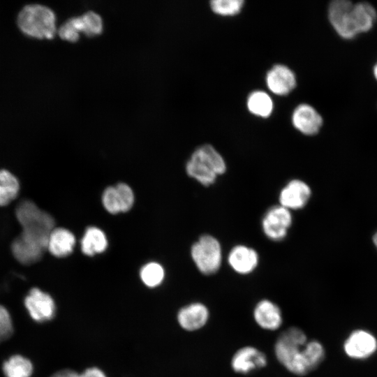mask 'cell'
I'll use <instances>...</instances> for the list:
<instances>
[{"label": "cell", "mask_w": 377, "mask_h": 377, "mask_svg": "<svg viewBox=\"0 0 377 377\" xmlns=\"http://www.w3.org/2000/svg\"><path fill=\"white\" fill-rule=\"evenodd\" d=\"M13 333V325L10 313L0 304V343L9 339Z\"/></svg>", "instance_id": "obj_28"}, {"label": "cell", "mask_w": 377, "mask_h": 377, "mask_svg": "<svg viewBox=\"0 0 377 377\" xmlns=\"http://www.w3.org/2000/svg\"><path fill=\"white\" fill-rule=\"evenodd\" d=\"M24 303L29 316L36 322L47 321L54 316L56 306L53 298L40 288H31Z\"/></svg>", "instance_id": "obj_11"}, {"label": "cell", "mask_w": 377, "mask_h": 377, "mask_svg": "<svg viewBox=\"0 0 377 377\" xmlns=\"http://www.w3.org/2000/svg\"><path fill=\"white\" fill-rule=\"evenodd\" d=\"M248 110L254 115L268 117L273 110L271 97L263 91H254L249 94L246 101Z\"/></svg>", "instance_id": "obj_24"}, {"label": "cell", "mask_w": 377, "mask_h": 377, "mask_svg": "<svg viewBox=\"0 0 377 377\" xmlns=\"http://www.w3.org/2000/svg\"><path fill=\"white\" fill-rule=\"evenodd\" d=\"M49 235L37 231L22 230L11 244L13 256L23 265L36 263L47 251Z\"/></svg>", "instance_id": "obj_4"}, {"label": "cell", "mask_w": 377, "mask_h": 377, "mask_svg": "<svg viewBox=\"0 0 377 377\" xmlns=\"http://www.w3.org/2000/svg\"><path fill=\"white\" fill-rule=\"evenodd\" d=\"M58 33L63 39L75 41L79 38L80 33L77 31L72 18L66 20L59 28Z\"/></svg>", "instance_id": "obj_29"}, {"label": "cell", "mask_w": 377, "mask_h": 377, "mask_svg": "<svg viewBox=\"0 0 377 377\" xmlns=\"http://www.w3.org/2000/svg\"><path fill=\"white\" fill-rule=\"evenodd\" d=\"M305 332L297 327H290L277 337L274 353L277 361L290 373L303 376L311 371L306 354Z\"/></svg>", "instance_id": "obj_1"}, {"label": "cell", "mask_w": 377, "mask_h": 377, "mask_svg": "<svg viewBox=\"0 0 377 377\" xmlns=\"http://www.w3.org/2000/svg\"><path fill=\"white\" fill-rule=\"evenodd\" d=\"M311 195L309 186L302 180L290 181L280 191V205L289 210L300 209L305 207Z\"/></svg>", "instance_id": "obj_13"}, {"label": "cell", "mask_w": 377, "mask_h": 377, "mask_svg": "<svg viewBox=\"0 0 377 377\" xmlns=\"http://www.w3.org/2000/svg\"><path fill=\"white\" fill-rule=\"evenodd\" d=\"M268 89L274 94L283 96L289 94L297 84L296 77L292 70L282 64L274 65L266 75Z\"/></svg>", "instance_id": "obj_17"}, {"label": "cell", "mask_w": 377, "mask_h": 377, "mask_svg": "<svg viewBox=\"0 0 377 377\" xmlns=\"http://www.w3.org/2000/svg\"><path fill=\"white\" fill-rule=\"evenodd\" d=\"M353 3L348 0H335L328 6V19L337 34L343 39H353L357 34L352 13Z\"/></svg>", "instance_id": "obj_6"}, {"label": "cell", "mask_w": 377, "mask_h": 377, "mask_svg": "<svg viewBox=\"0 0 377 377\" xmlns=\"http://www.w3.org/2000/svg\"><path fill=\"white\" fill-rule=\"evenodd\" d=\"M17 22L24 34L37 38H51L57 30L54 13L40 4L24 6L17 16Z\"/></svg>", "instance_id": "obj_3"}, {"label": "cell", "mask_w": 377, "mask_h": 377, "mask_svg": "<svg viewBox=\"0 0 377 377\" xmlns=\"http://www.w3.org/2000/svg\"><path fill=\"white\" fill-rule=\"evenodd\" d=\"M226 170L222 156L210 145L197 148L186 163V173L204 186L214 184Z\"/></svg>", "instance_id": "obj_2"}, {"label": "cell", "mask_w": 377, "mask_h": 377, "mask_svg": "<svg viewBox=\"0 0 377 377\" xmlns=\"http://www.w3.org/2000/svg\"><path fill=\"white\" fill-rule=\"evenodd\" d=\"M267 364L266 355L256 347L245 346L232 356L230 366L237 374H249L265 368Z\"/></svg>", "instance_id": "obj_12"}, {"label": "cell", "mask_w": 377, "mask_h": 377, "mask_svg": "<svg viewBox=\"0 0 377 377\" xmlns=\"http://www.w3.org/2000/svg\"><path fill=\"white\" fill-rule=\"evenodd\" d=\"M345 354L354 360H365L377 351V339L371 332L357 329L348 334L343 345Z\"/></svg>", "instance_id": "obj_7"}, {"label": "cell", "mask_w": 377, "mask_h": 377, "mask_svg": "<svg viewBox=\"0 0 377 377\" xmlns=\"http://www.w3.org/2000/svg\"><path fill=\"white\" fill-rule=\"evenodd\" d=\"M19 191L17 178L7 170H0V207L10 204L17 197Z\"/></svg>", "instance_id": "obj_23"}, {"label": "cell", "mask_w": 377, "mask_h": 377, "mask_svg": "<svg viewBox=\"0 0 377 377\" xmlns=\"http://www.w3.org/2000/svg\"><path fill=\"white\" fill-rule=\"evenodd\" d=\"M108 246L105 232L95 226L88 227L80 240L82 252L87 256L104 252Z\"/></svg>", "instance_id": "obj_20"}, {"label": "cell", "mask_w": 377, "mask_h": 377, "mask_svg": "<svg viewBox=\"0 0 377 377\" xmlns=\"http://www.w3.org/2000/svg\"><path fill=\"white\" fill-rule=\"evenodd\" d=\"M2 370L6 377H31L34 367L27 357L14 355L3 362Z\"/></svg>", "instance_id": "obj_22"}, {"label": "cell", "mask_w": 377, "mask_h": 377, "mask_svg": "<svg viewBox=\"0 0 377 377\" xmlns=\"http://www.w3.org/2000/svg\"><path fill=\"white\" fill-rule=\"evenodd\" d=\"M15 216L22 229L42 228L52 231L54 228L53 217L31 200L21 201L15 209Z\"/></svg>", "instance_id": "obj_8"}, {"label": "cell", "mask_w": 377, "mask_h": 377, "mask_svg": "<svg viewBox=\"0 0 377 377\" xmlns=\"http://www.w3.org/2000/svg\"><path fill=\"white\" fill-rule=\"evenodd\" d=\"M80 377H107L104 372L97 367H91L87 369Z\"/></svg>", "instance_id": "obj_30"}, {"label": "cell", "mask_w": 377, "mask_h": 377, "mask_svg": "<svg viewBox=\"0 0 377 377\" xmlns=\"http://www.w3.org/2000/svg\"><path fill=\"white\" fill-rule=\"evenodd\" d=\"M253 318L256 325L263 330L275 331L283 324V313L275 302L267 299L259 300L253 310Z\"/></svg>", "instance_id": "obj_15"}, {"label": "cell", "mask_w": 377, "mask_h": 377, "mask_svg": "<svg viewBox=\"0 0 377 377\" xmlns=\"http://www.w3.org/2000/svg\"><path fill=\"white\" fill-rule=\"evenodd\" d=\"M228 261L230 267L237 274H249L258 264V255L252 248L237 245L230 251Z\"/></svg>", "instance_id": "obj_18"}, {"label": "cell", "mask_w": 377, "mask_h": 377, "mask_svg": "<svg viewBox=\"0 0 377 377\" xmlns=\"http://www.w3.org/2000/svg\"><path fill=\"white\" fill-rule=\"evenodd\" d=\"M140 277L143 283L149 288H155L161 284L165 278L163 266L156 262H150L142 267Z\"/></svg>", "instance_id": "obj_26"}, {"label": "cell", "mask_w": 377, "mask_h": 377, "mask_svg": "<svg viewBox=\"0 0 377 377\" xmlns=\"http://www.w3.org/2000/svg\"><path fill=\"white\" fill-rule=\"evenodd\" d=\"M75 18L80 32L82 31L88 36H94L102 31L103 20L95 11H87Z\"/></svg>", "instance_id": "obj_25"}, {"label": "cell", "mask_w": 377, "mask_h": 377, "mask_svg": "<svg viewBox=\"0 0 377 377\" xmlns=\"http://www.w3.org/2000/svg\"><path fill=\"white\" fill-rule=\"evenodd\" d=\"M50 377H80V374L73 370L64 369L56 372Z\"/></svg>", "instance_id": "obj_31"}, {"label": "cell", "mask_w": 377, "mask_h": 377, "mask_svg": "<svg viewBox=\"0 0 377 377\" xmlns=\"http://www.w3.org/2000/svg\"><path fill=\"white\" fill-rule=\"evenodd\" d=\"M101 201L108 212L117 214L129 211L134 204L135 196L130 186L119 183L103 191Z\"/></svg>", "instance_id": "obj_10"}, {"label": "cell", "mask_w": 377, "mask_h": 377, "mask_svg": "<svg viewBox=\"0 0 377 377\" xmlns=\"http://www.w3.org/2000/svg\"><path fill=\"white\" fill-rule=\"evenodd\" d=\"M373 73H374V77L376 78V80H377V62L376 64L374 65V68H373Z\"/></svg>", "instance_id": "obj_33"}, {"label": "cell", "mask_w": 377, "mask_h": 377, "mask_svg": "<svg viewBox=\"0 0 377 377\" xmlns=\"http://www.w3.org/2000/svg\"><path fill=\"white\" fill-rule=\"evenodd\" d=\"M372 240L375 247L377 249V231L374 234Z\"/></svg>", "instance_id": "obj_32"}, {"label": "cell", "mask_w": 377, "mask_h": 377, "mask_svg": "<svg viewBox=\"0 0 377 377\" xmlns=\"http://www.w3.org/2000/svg\"><path fill=\"white\" fill-rule=\"evenodd\" d=\"M244 5L242 0H214L210 1L212 10L221 15H234L240 12Z\"/></svg>", "instance_id": "obj_27"}, {"label": "cell", "mask_w": 377, "mask_h": 377, "mask_svg": "<svg viewBox=\"0 0 377 377\" xmlns=\"http://www.w3.org/2000/svg\"><path fill=\"white\" fill-rule=\"evenodd\" d=\"M352 13L357 34L371 30L377 20L376 9L367 2L353 3Z\"/></svg>", "instance_id": "obj_21"}, {"label": "cell", "mask_w": 377, "mask_h": 377, "mask_svg": "<svg viewBox=\"0 0 377 377\" xmlns=\"http://www.w3.org/2000/svg\"><path fill=\"white\" fill-rule=\"evenodd\" d=\"M294 127L304 135H316L323 125V118L311 105L302 103L297 105L292 114Z\"/></svg>", "instance_id": "obj_16"}, {"label": "cell", "mask_w": 377, "mask_h": 377, "mask_svg": "<svg viewBox=\"0 0 377 377\" xmlns=\"http://www.w3.org/2000/svg\"><path fill=\"white\" fill-rule=\"evenodd\" d=\"M191 256L198 269L205 275L214 274L220 269L222 250L219 242L213 236L205 235L191 249Z\"/></svg>", "instance_id": "obj_5"}, {"label": "cell", "mask_w": 377, "mask_h": 377, "mask_svg": "<svg viewBox=\"0 0 377 377\" xmlns=\"http://www.w3.org/2000/svg\"><path fill=\"white\" fill-rule=\"evenodd\" d=\"M292 221L290 210L280 205H276L265 213L262 221L263 230L269 239L282 240L287 235Z\"/></svg>", "instance_id": "obj_9"}, {"label": "cell", "mask_w": 377, "mask_h": 377, "mask_svg": "<svg viewBox=\"0 0 377 377\" xmlns=\"http://www.w3.org/2000/svg\"><path fill=\"white\" fill-rule=\"evenodd\" d=\"M209 316L208 307L202 302H195L182 307L177 313V320L183 330L194 332L204 327Z\"/></svg>", "instance_id": "obj_14"}, {"label": "cell", "mask_w": 377, "mask_h": 377, "mask_svg": "<svg viewBox=\"0 0 377 377\" xmlns=\"http://www.w3.org/2000/svg\"><path fill=\"white\" fill-rule=\"evenodd\" d=\"M75 243V237L71 231L54 228L49 235L47 251L55 257H66L73 251Z\"/></svg>", "instance_id": "obj_19"}]
</instances>
